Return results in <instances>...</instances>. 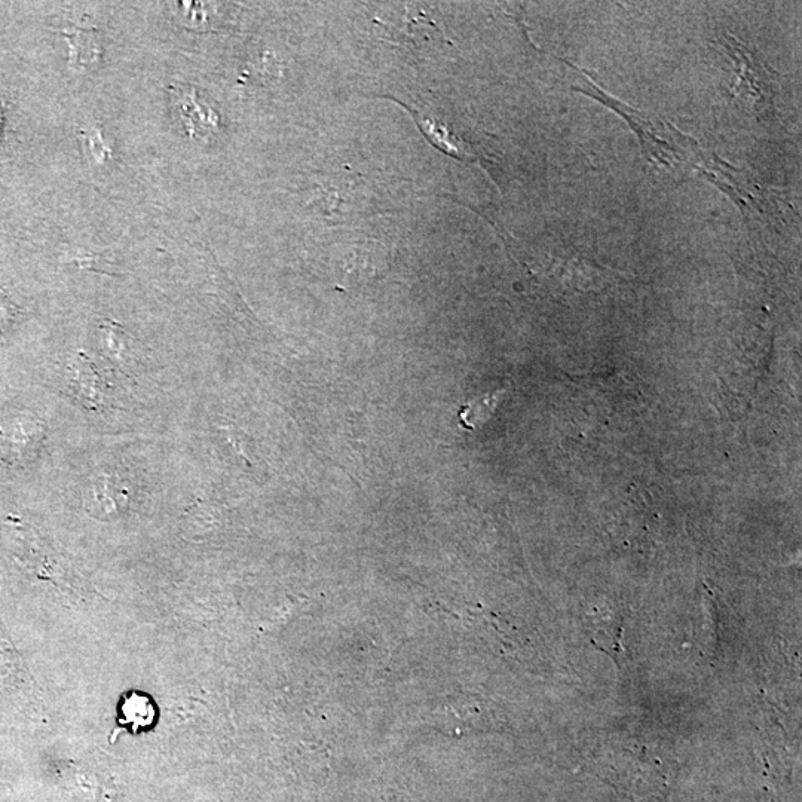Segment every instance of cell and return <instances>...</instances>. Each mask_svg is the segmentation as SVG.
<instances>
[{
    "mask_svg": "<svg viewBox=\"0 0 802 802\" xmlns=\"http://www.w3.org/2000/svg\"><path fill=\"white\" fill-rule=\"evenodd\" d=\"M174 101L189 136L208 140L219 130V115L211 109L207 101L200 99L195 88H177L174 91Z\"/></svg>",
    "mask_w": 802,
    "mask_h": 802,
    "instance_id": "6da1fadb",
    "label": "cell"
},
{
    "mask_svg": "<svg viewBox=\"0 0 802 802\" xmlns=\"http://www.w3.org/2000/svg\"><path fill=\"white\" fill-rule=\"evenodd\" d=\"M41 437L39 425H32L29 431L17 425L11 431L0 433V453L9 461H27L38 449Z\"/></svg>",
    "mask_w": 802,
    "mask_h": 802,
    "instance_id": "7a4b0ae2",
    "label": "cell"
},
{
    "mask_svg": "<svg viewBox=\"0 0 802 802\" xmlns=\"http://www.w3.org/2000/svg\"><path fill=\"white\" fill-rule=\"evenodd\" d=\"M121 722L131 728L133 733L146 730L155 721L156 709L152 700L143 694L133 693L121 704Z\"/></svg>",
    "mask_w": 802,
    "mask_h": 802,
    "instance_id": "3957f363",
    "label": "cell"
},
{
    "mask_svg": "<svg viewBox=\"0 0 802 802\" xmlns=\"http://www.w3.org/2000/svg\"><path fill=\"white\" fill-rule=\"evenodd\" d=\"M415 118L424 136L427 137L439 151L445 152L446 155L453 156V158L456 159L471 158V156L465 152V149L459 148L458 140L455 139V136H451L448 128L443 127L440 122L433 121V119L430 118L421 119L416 115Z\"/></svg>",
    "mask_w": 802,
    "mask_h": 802,
    "instance_id": "277c9868",
    "label": "cell"
},
{
    "mask_svg": "<svg viewBox=\"0 0 802 802\" xmlns=\"http://www.w3.org/2000/svg\"><path fill=\"white\" fill-rule=\"evenodd\" d=\"M78 360L73 366V381H75L76 387L79 390V396L82 401H87L88 407L91 409H99L101 399H103V394H101L99 388V378H97V373L94 372L93 366L91 363H88L87 360Z\"/></svg>",
    "mask_w": 802,
    "mask_h": 802,
    "instance_id": "5b68a950",
    "label": "cell"
},
{
    "mask_svg": "<svg viewBox=\"0 0 802 802\" xmlns=\"http://www.w3.org/2000/svg\"><path fill=\"white\" fill-rule=\"evenodd\" d=\"M70 44V63L76 67H87L88 64L99 61L100 47L93 39V33L82 29H73V32L64 33Z\"/></svg>",
    "mask_w": 802,
    "mask_h": 802,
    "instance_id": "8992f818",
    "label": "cell"
},
{
    "mask_svg": "<svg viewBox=\"0 0 802 802\" xmlns=\"http://www.w3.org/2000/svg\"><path fill=\"white\" fill-rule=\"evenodd\" d=\"M94 501L99 516H118L127 508L128 495L121 486L107 479L104 486L94 489Z\"/></svg>",
    "mask_w": 802,
    "mask_h": 802,
    "instance_id": "52a82bcc",
    "label": "cell"
},
{
    "mask_svg": "<svg viewBox=\"0 0 802 802\" xmlns=\"http://www.w3.org/2000/svg\"><path fill=\"white\" fill-rule=\"evenodd\" d=\"M9 308H11V306L8 305V302H0V314H2V312H5L6 309ZM5 321L6 320H2V318H0V326H2V323H5Z\"/></svg>",
    "mask_w": 802,
    "mask_h": 802,
    "instance_id": "ba28073f",
    "label": "cell"
},
{
    "mask_svg": "<svg viewBox=\"0 0 802 802\" xmlns=\"http://www.w3.org/2000/svg\"><path fill=\"white\" fill-rule=\"evenodd\" d=\"M0 113H2V110H0Z\"/></svg>",
    "mask_w": 802,
    "mask_h": 802,
    "instance_id": "9c48e42d",
    "label": "cell"
}]
</instances>
